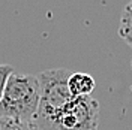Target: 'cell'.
Listing matches in <instances>:
<instances>
[{
    "instance_id": "obj_1",
    "label": "cell",
    "mask_w": 132,
    "mask_h": 130,
    "mask_svg": "<svg viewBox=\"0 0 132 130\" xmlns=\"http://www.w3.org/2000/svg\"><path fill=\"white\" fill-rule=\"evenodd\" d=\"M41 103L39 76L12 73L0 100V118L35 121Z\"/></svg>"
},
{
    "instance_id": "obj_2",
    "label": "cell",
    "mask_w": 132,
    "mask_h": 130,
    "mask_svg": "<svg viewBox=\"0 0 132 130\" xmlns=\"http://www.w3.org/2000/svg\"><path fill=\"white\" fill-rule=\"evenodd\" d=\"M38 130H99V102L92 96L74 97L59 109L35 118Z\"/></svg>"
},
{
    "instance_id": "obj_3",
    "label": "cell",
    "mask_w": 132,
    "mask_h": 130,
    "mask_svg": "<svg viewBox=\"0 0 132 130\" xmlns=\"http://www.w3.org/2000/svg\"><path fill=\"white\" fill-rule=\"evenodd\" d=\"M72 73L69 69H48L41 72V103L38 114L59 109L74 99L69 90V78Z\"/></svg>"
},
{
    "instance_id": "obj_4",
    "label": "cell",
    "mask_w": 132,
    "mask_h": 130,
    "mask_svg": "<svg viewBox=\"0 0 132 130\" xmlns=\"http://www.w3.org/2000/svg\"><path fill=\"white\" fill-rule=\"evenodd\" d=\"M96 82L89 73L74 72L69 78V90L74 97H87L95 90Z\"/></svg>"
},
{
    "instance_id": "obj_5",
    "label": "cell",
    "mask_w": 132,
    "mask_h": 130,
    "mask_svg": "<svg viewBox=\"0 0 132 130\" xmlns=\"http://www.w3.org/2000/svg\"><path fill=\"white\" fill-rule=\"evenodd\" d=\"M119 36L132 48V2H129L122 11Z\"/></svg>"
},
{
    "instance_id": "obj_6",
    "label": "cell",
    "mask_w": 132,
    "mask_h": 130,
    "mask_svg": "<svg viewBox=\"0 0 132 130\" xmlns=\"http://www.w3.org/2000/svg\"><path fill=\"white\" fill-rule=\"evenodd\" d=\"M0 130H38L35 121H18L11 118H0Z\"/></svg>"
},
{
    "instance_id": "obj_7",
    "label": "cell",
    "mask_w": 132,
    "mask_h": 130,
    "mask_svg": "<svg viewBox=\"0 0 132 130\" xmlns=\"http://www.w3.org/2000/svg\"><path fill=\"white\" fill-rule=\"evenodd\" d=\"M14 73V67L11 64H0V100L3 97V93L6 88L9 76Z\"/></svg>"
},
{
    "instance_id": "obj_8",
    "label": "cell",
    "mask_w": 132,
    "mask_h": 130,
    "mask_svg": "<svg viewBox=\"0 0 132 130\" xmlns=\"http://www.w3.org/2000/svg\"><path fill=\"white\" fill-rule=\"evenodd\" d=\"M131 66H132V64H131Z\"/></svg>"
}]
</instances>
